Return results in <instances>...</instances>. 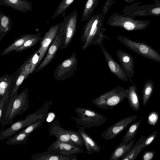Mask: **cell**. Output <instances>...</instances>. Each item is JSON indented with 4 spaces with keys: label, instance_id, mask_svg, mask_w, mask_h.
I'll use <instances>...</instances> for the list:
<instances>
[{
    "label": "cell",
    "instance_id": "6da1fadb",
    "mask_svg": "<svg viewBox=\"0 0 160 160\" xmlns=\"http://www.w3.org/2000/svg\"><path fill=\"white\" fill-rule=\"evenodd\" d=\"M104 17L101 12L92 15L84 27L80 39L81 47L84 51L91 45H102L104 39L110 38L104 34L106 28L103 27Z\"/></svg>",
    "mask_w": 160,
    "mask_h": 160
},
{
    "label": "cell",
    "instance_id": "7a4b0ae2",
    "mask_svg": "<svg viewBox=\"0 0 160 160\" xmlns=\"http://www.w3.org/2000/svg\"><path fill=\"white\" fill-rule=\"evenodd\" d=\"M53 103L46 101L43 106L37 111L27 116L23 120L18 121L4 130L0 132V141L10 138L18 131L26 128L34 121L48 115V111Z\"/></svg>",
    "mask_w": 160,
    "mask_h": 160
},
{
    "label": "cell",
    "instance_id": "3957f363",
    "mask_svg": "<svg viewBox=\"0 0 160 160\" xmlns=\"http://www.w3.org/2000/svg\"><path fill=\"white\" fill-rule=\"evenodd\" d=\"M128 92V88L118 86L94 99L92 102L99 108L112 109L127 98Z\"/></svg>",
    "mask_w": 160,
    "mask_h": 160
},
{
    "label": "cell",
    "instance_id": "277c9868",
    "mask_svg": "<svg viewBox=\"0 0 160 160\" xmlns=\"http://www.w3.org/2000/svg\"><path fill=\"white\" fill-rule=\"evenodd\" d=\"M75 111L78 118L71 117L79 125L87 128L98 127L104 124L106 117L94 110L84 108H77Z\"/></svg>",
    "mask_w": 160,
    "mask_h": 160
},
{
    "label": "cell",
    "instance_id": "5b68a950",
    "mask_svg": "<svg viewBox=\"0 0 160 160\" xmlns=\"http://www.w3.org/2000/svg\"><path fill=\"white\" fill-rule=\"evenodd\" d=\"M118 40L127 48L147 59L160 62V54L150 46L144 42L132 41L122 35H118Z\"/></svg>",
    "mask_w": 160,
    "mask_h": 160
},
{
    "label": "cell",
    "instance_id": "8992f818",
    "mask_svg": "<svg viewBox=\"0 0 160 160\" xmlns=\"http://www.w3.org/2000/svg\"><path fill=\"white\" fill-rule=\"evenodd\" d=\"M30 60L31 56L14 73L15 76L11 82L9 89L8 97L5 105H8L11 101L14 100L18 95V91L21 84L30 74Z\"/></svg>",
    "mask_w": 160,
    "mask_h": 160
},
{
    "label": "cell",
    "instance_id": "52a82bcc",
    "mask_svg": "<svg viewBox=\"0 0 160 160\" xmlns=\"http://www.w3.org/2000/svg\"><path fill=\"white\" fill-rule=\"evenodd\" d=\"M65 23L66 19L64 17L63 21L60 23L57 34L51 43L46 55L36 69L35 72H39L51 62L60 49L64 37Z\"/></svg>",
    "mask_w": 160,
    "mask_h": 160
},
{
    "label": "cell",
    "instance_id": "ba28073f",
    "mask_svg": "<svg viewBox=\"0 0 160 160\" xmlns=\"http://www.w3.org/2000/svg\"><path fill=\"white\" fill-rule=\"evenodd\" d=\"M106 23L109 26L119 27L128 31L142 30L148 26L144 22L135 20L116 12L109 18Z\"/></svg>",
    "mask_w": 160,
    "mask_h": 160
},
{
    "label": "cell",
    "instance_id": "9c48e42d",
    "mask_svg": "<svg viewBox=\"0 0 160 160\" xmlns=\"http://www.w3.org/2000/svg\"><path fill=\"white\" fill-rule=\"evenodd\" d=\"M78 58L75 53H72L70 57L58 64L54 72L55 79L62 81L72 76L76 71Z\"/></svg>",
    "mask_w": 160,
    "mask_h": 160
},
{
    "label": "cell",
    "instance_id": "30bf717a",
    "mask_svg": "<svg viewBox=\"0 0 160 160\" xmlns=\"http://www.w3.org/2000/svg\"><path fill=\"white\" fill-rule=\"evenodd\" d=\"M28 98V89L26 88L15 98L9 115L3 127L9 123L12 125L13 119L16 116L22 114L28 109L29 105Z\"/></svg>",
    "mask_w": 160,
    "mask_h": 160
},
{
    "label": "cell",
    "instance_id": "8fae6325",
    "mask_svg": "<svg viewBox=\"0 0 160 160\" xmlns=\"http://www.w3.org/2000/svg\"><path fill=\"white\" fill-rule=\"evenodd\" d=\"M66 23L64 37L60 49L67 48L72 42L76 33L78 19V12L75 10L65 17Z\"/></svg>",
    "mask_w": 160,
    "mask_h": 160
},
{
    "label": "cell",
    "instance_id": "7c38bea8",
    "mask_svg": "<svg viewBox=\"0 0 160 160\" xmlns=\"http://www.w3.org/2000/svg\"><path fill=\"white\" fill-rule=\"evenodd\" d=\"M137 115H131L116 122L104 131L101 136L106 140L111 139L121 133L137 118Z\"/></svg>",
    "mask_w": 160,
    "mask_h": 160
},
{
    "label": "cell",
    "instance_id": "4fadbf2b",
    "mask_svg": "<svg viewBox=\"0 0 160 160\" xmlns=\"http://www.w3.org/2000/svg\"><path fill=\"white\" fill-rule=\"evenodd\" d=\"M100 47L102 52L104 56L111 72L118 79L128 82L129 78L121 64H120L114 60L103 45Z\"/></svg>",
    "mask_w": 160,
    "mask_h": 160
},
{
    "label": "cell",
    "instance_id": "5bb4252c",
    "mask_svg": "<svg viewBox=\"0 0 160 160\" xmlns=\"http://www.w3.org/2000/svg\"><path fill=\"white\" fill-rule=\"evenodd\" d=\"M47 150L55 151L68 155L82 153L83 152L82 147L78 145L61 142L57 139L50 145Z\"/></svg>",
    "mask_w": 160,
    "mask_h": 160
},
{
    "label": "cell",
    "instance_id": "9a60e30c",
    "mask_svg": "<svg viewBox=\"0 0 160 160\" xmlns=\"http://www.w3.org/2000/svg\"><path fill=\"white\" fill-rule=\"evenodd\" d=\"M60 23L52 26L45 33L40 41V47L38 49L40 59L38 64L39 65L46 53L51 43L55 37Z\"/></svg>",
    "mask_w": 160,
    "mask_h": 160
},
{
    "label": "cell",
    "instance_id": "2e32d148",
    "mask_svg": "<svg viewBox=\"0 0 160 160\" xmlns=\"http://www.w3.org/2000/svg\"><path fill=\"white\" fill-rule=\"evenodd\" d=\"M33 160H78L76 155H68L51 151L37 153L32 155Z\"/></svg>",
    "mask_w": 160,
    "mask_h": 160
},
{
    "label": "cell",
    "instance_id": "e0dca14e",
    "mask_svg": "<svg viewBox=\"0 0 160 160\" xmlns=\"http://www.w3.org/2000/svg\"><path fill=\"white\" fill-rule=\"evenodd\" d=\"M49 136H54L59 141L72 144L70 135L67 130L62 127L58 119L52 122L49 129Z\"/></svg>",
    "mask_w": 160,
    "mask_h": 160
},
{
    "label": "cell",
    "instance_id": "ac0fdd59",
    "mask_svg": "<svg viewBox=\"0 0 160 160\" xmlns=\"http://www.w3.org/2000/svg\"><path fill=\"white\" fill-rule=\"evenodd\" d=\"M116 55L127 75L129 79L131 78L134 74V63L132 57L129 53L120 49L117 50Z\"/></svg>",
    "mask_w": 160,
    "mask_h": 160
},
{
    "label": "cell",
    "instance_id": "d6986e66",
    "mask_svg": "<svg viewBox=\"0 0 160 160\" xmlns=\"http://www.w3.org/2000/svg\"><path fill=\"white\" fill-rule=\"evenodd\" d=\"M77 127L79 128L78 132L83 140L85 148L88 154L90 155L94 152L99 153L101 147L85 131V128Z\"/></svg>",
    "mask_w": 160,
    "mask_h": 160
},
{
    "label": "cell",
    "instance_id": "ffe728a7",
    "mask_svg": "<svg viewBox=\"0 0 160 160\" xmlns=\"http://www.w3.org/2000/svg\"><path fill=\"white\" fill-rule=\"evenodd\" d=\"M0 6H7L22 12L32 10L31 3L27 0H0Z\"/></svg>",
    "mask_w": 160,
    "mask_h": 160
},
{
    "label": "cell",
    "instance_id": "44dd1931",
    "mask_svg": "<svg viewBox=\"0 0 160 160\" xmlns=\"http://www.w3.org/2000/svg\"><path fill=\"white\" fill-rule=\"evenodd\" d=\"M42 32L34 34H27L22 35L15 39L6 48L0 56L6 55L23 44L27 40L40 35Z\"/></svg>",
    "mask_w": 160,
    "mask_h": 160
},
{
    "label": "cell",
    "instance_id": "7402d4cb",
    "mask_svg": "<svg viewBox=\"0 0 160 160\" xmlns=\"http://www.w3.org/2000/svg\"><path fill=\"white\" fill-rule=\"evenodd\" d=\"M128 88L127 98L131 109L135 111L139 110L140 107V96L139 95L135 84L133 82Z\"/></svg>",
    "mask_w": 160,
    "mask_h": 160
},
{
    "label": "cell",
    "instance_id": "603a6c76",
    "mask_svg": "<svg viewBox=\"0 0 160 160\" xmlns=\"http://www.w3.org/2000/svg\"><path fill=\"white\" fill-rule=\"evenodd\" d=\"M136 141L134 139L128 143L120 144L111 154L110 160H118L122 158L130 150Z\"/></svg>",
    "mask_w": 160,
    "mask_h": 160
},
{
    "label": "cell",
    "instance_id": "cb8c5ba5",
    "mask_svg": "<svg viewBox=\"0 0 160 160\" xmlns=\"http://www.w3.org/2000/svg\"><path fill=\"white\" fill-rule=\"evenodd\" d=\"M146 137L142 136L129 152L121 158V160H134L142 149V144Z\"/></svg>",
    "mask_w": 160,
    "mask_h": 160
},
{
    "label": "cell",
    "instance_id": "d4e9b609",
    "mask_svg": "<svg viewBox=\"0 0 160 160\" xmlns=\"http://www.w3.org/2000/svg\"><path fill=\"white\" fill-rule=\"evenodd\" d=\"M12 23L10 15H6L0 10V41L12 28Z\"/></svg>",
    "mask_w": 160,
    "mask_h": 160
},
{
    "label": "cell",
    "instance_id": "484cf974",
    "mask_svg": "<svg viewBox=\"0 0 160 160\" xmlns=\"http://www.w3.org/2000/svg\"><path fill=\"white\" fill-rule=\"evenodd\" d=\"M15 74H6L0 77V99L4 96H8L9 88Z\"/></svg>",
    "mask_w": 160,
    "mask_h": 160
},
{
    "label": "cell",
    "instance_id": "4316f807",
    "mask_svg": "<svg viewBox=\"0 0 160 160\" xmlns=\"http://www.w3.org/2000/svg\"><path fill=\"white\" fill-rule=\"evenodd\" d=\"M142 119L143 118L141 117L139 120L135 122L130 126L120 144L128 143L134 138Z\"/></svg>",
    "mask_w": 160,
    "mask_h": 160
},
{
    "label": "cell",
    "instance_id": "83f0119b",
    "mask_svg": "<svg viewBox=\"0 0 160 160\" xmlns=\"http://www.w3.org/2000/svg\"><path fill=\"white\" fill-rule=\"evenodd\" d=\"M100 0H87L81 17V21H87L94 12Z\"/></svg>",
    "mask_w": 160,
    "mask_h": 160
},
{
    "label": "cell",
    "instance_id": "f1b7e54d",
    "mask_svg": "<svg viewBox=\"0 0 160 160\" xmlns=\"http://www.w3.org/2000/svg\"><path fill=\"white\" fill-rule=\"evenodd\" d=\"M31 133H27L21 131L17 134L10 138L6 142L8 145H19L25 144L28 141Z\"/></svg>",
    "mask_w": 160,
    "mask_h": 160
},
{
    "label": "cell",
    "instance_id": "f546056e",
    "mask_svg": "<svg viewBox=\"0 0 160 160\" xmlns=\"http://www.w3.org/2000/svg\"><path fill=\"white\" fill-rule=\"evenodd\" d=\"M154 88V83L151 80H149L145 83L142 93V103L144 106H146L152 94Z\"/></svg>",
    "mask_w": 160,
    "mask_h": 160
},
{
    "label": "cell",
    "instance_id": "4dcf8cb0",
    "mask_svg": "<svg viewBox=\"0 0 160 160\" xmlns=\"http://www.w3.org/2000/svg\"><path fill=\"white\" fill-rule=\"evenodd\" d=\"M40 35L27 40L23 44L15 50L16 52H21L22 51L32 47L37 44L42 39Z\"/></svg>",
    "mask_w": 160,
    "mask_h": 160
},
{
    "label": "cell",
    "instance_id": "1f68e13d",
    "mask_svg": "<svg viewBox=\"0 0 160 160\" xmlns=\"http://www.w3.org/2000/svg\"><path fill=\"white\" fill-rule=\"evenodd\" d=\"M75 0H62L58 7L53 16L51 18H54L64 12Z\"/></svg>",
    "mask_w": 160,
    "mask_h": 160
},
{
    "label": "cell",
    "instance_id": "d6a6232c",
    "mask_svg": "<svg viewBox=\"0 0 160 160\" xmlns=\"http://www.w3.org/2000/svg\"><path fill=\"white\" fill-rule=\"evenodd\" d=\"M66 130L70 134L73 145H78L81 147L85 146L83 140L78 132L72 130Z\"/></svg>",
    "mask_w": 160,
    "mask_h": 160
},
{
    "label": "cell",
    "instance_id": "836d02e7",
    "mask_svg": "<svg viewBox=\"0 0 160 160\" xmlns=\"http://www.w3.org/2000/svg\"><path fill=\"white\" fill-rule=\"evenodd\" d=\"M47 116L48 115L45 116L42 118L34 121L28 127L22 129L21 131L27 133L31 134L37 128H40L42 126V123H43Z\"/></svg>",
    "mask_w": 160,
    "mask_h": 160
},
{
    "label": "cell",
    "instance_id": "e575fe53",
    "mask_svg": "<svg viewBox=\"0 0 160 160\" xmlns=\"http://www.w3.org/2000/svg\"><path fill=\"white\" fill-rule=\"evenodd\" d=\"M30 74L34 73L35 70L38 66L40 57L38 52V49L33 53L31 55Z\"/></svg>",
    "mask_w": 160,
    "mask_h": 160
},
{
    "label": "cell",
    "instance_id": "d590c367",
    "mask_svg": "<svg viewBox=\"0 0 160 160\" xmlns=\"http://www.w3.org/2000/svg\"><path fill=\"white\" fill-rule=\"evenodd\" d=\"M157 130L155 131L146 138L142 144V149L149 145L154 141L157 136Z\"/></svg>",
    "mask_w": 160,
    "mask_h": 160
},
{
    "label": "cell",
    "instance_id": "8d00e7d4",
    "mask_svg": "<svg viewBox=\"0 0 160 160\" xmlns=\"http://www.w3.org/2000/svg\"><path fill=\"white\" fill-rule=\"evenodd\" d=\"M158 114L156 112L150 113L148 118V123L152 126L155 125L158 123Z\"/></svg>",
    "mask_w": 160,
    "mask_h": 160
},
{
    "label": "cell",
    "instance_id": "74e56055",
    "mask_svg": "<svg viewBox=\"0 0 160 160\" xmlns=\"http://www.w3.org/2000/svg\"><path fill=\"white\" fill-rule=\"evenodd\" d=\"M115 2L114 0H106L102 10V13L104 16L108 12L111 6Z\"/></svg>",
    "mask_w": 160,
    "mask_h": 160
},
{
    "label": "cell",
    "instance_id": "f35d334b",
    "mask_svg": "<svg viewBox=\"0 0 160 160\" xmlns=\"http://www.w3.org/2000/svg\"><path fill=\"white\" fill-rule=\"evenodd\" d=\"M155 154L154 151H146L144 152L142 156V158L144 160H152Z\"/></svg>",
    "mask_w": 160,
    "mask_h": 160
},
{
    "label": "cell",
    "instance_id": "ab89813d",
    "mask_svg": "<svg viewBox=\"0 0 160 160\" xmlns=\"http://www.w3.org/2000/svg\"><path fill=\"white\" fill-rule=\"evenodd\" d=\"M8 96H4L0 99V123L1 122L3 108L4 104L7 100Z\"/></svg>",
    "mask_w": 160,
    "mask_h": 160
},
{
    "label": "cell",
    "instance_id": "60d3db41",
    "mask_svg": "<svg viewBox=\"0 0 160 160\" xmlns=\"http://www.w3.org/2000/svg\"><path fill=\"white\" fill-rule=\"evenodd\" d=\"M152 12L154 14H160V8H157L153 9L152 10Z\"/></svg>",
    "mask_w": 160,
    "mask_h": 160
},
{
    "label": "cell",
    "instance_id": "b9f144b4",
    "mask_svg": "<svg viewBox=\"0 0 160 160\" xmlns=\"http://www.w3.org/2000/svg\"><path fill=\"white\" fill-rule=\"evenodd\" d=\"M125 0L126 2H129V3H130V2H131V1H133V0Z\"/></svg>",
    "mask_w": 160,
    "mask_h": 160
}]
</instances>
